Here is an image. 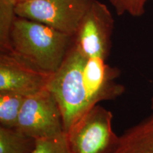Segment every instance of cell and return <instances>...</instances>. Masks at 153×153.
Listing matches in <instances>:
<instances>
[{"instance_id": "6da1fadb", "label": "cell", "mask_w": 153, "mask_h": 153, "mask_svg": "<svg viewBox=\"0 0 153 153\" xmlns=\"http://www.w3.org/2000/svg\"><path fill=\"white\" fill-rule=\"evenodd\" d=\"M11 53L52 74L64 61L73 37L42 23L17 16L11 30Z\"/></svg>"}, {"instance_id": "7a4b0ae2", "label": "cell", "mask_w": 153, "mask_h": 153, "mask_svg": "<svg viewBox=\"0 0 153 153\" xmlns=\"http://www.w3.org/2000/svg\"><path fill=\"white\" fill-rule=\"evenodd\" d=\"M86 60L87 57L72 43L60 68L51 75L47 87L60 107L66 133L91 108L83 81Z\"/></svg>"}, {"instance_id": "3957f363", "label": "cell", "mask_w": 153, "mask_h": 153, "mask_svg": "<svg viewBox=\"0 0 153 153\" xmlns=\"http://www.w3.org/2000/svg\"><path fill=\"white\" fill-rule=\"evenodd\" d=\"M113 114L96 104L67 133L72 153H113L119 136L112 128Z\"/></svg>"}, {"instance_id": "277c9868", "label": "cell", "mask_w": 153, "mask_h": 153, "mask_svg": "<svg viewBox=\"0 0 153 153\" xmlns=\"http://www.w3.org/2000/svg\"><path fill=\"white\" fill-rule=\"evenodd\" d=\"M94 0H28L16 3L18 16L42 23L73 37Z\"/></svg>"}, {"instance_id": "5b68a950", "label": "cell", "mask_w": 153, "mask_h": 153, "mask_svg": "<svg viewBox=\"0 0 153 153\" xmlns=\"http://www.w3.org/2000/svg\"><path fill=\"white\" fill-rule=\"evenodd\" d=\"M16 129L36 140L51 138L64 133L60 108L47 88L26 97Z\"/></svg>"}, {"instance_id": "8992f818", "label": "cell", "mask_w": 153, "mask_h": 153, "mask_svg": "<svg viewBox=\"0 0 153 153\" xmlns=\"http://www.w3.org/2000/svg\"><path fill=\"white\" fill-rule=\"evenodd\" d=\"M114 19L108 7L94 0L73 36V43L87 58L106 60L111 48Z\"/></svg>"}, {"instance_id": "52a82bcc", "label": "cell", "mask_w": 153, "mask_h": 153, "mask_svg": "<svg viewBox=\"0 0 153 153\" xmlns=\"http://www.w3.org/2000/svg\"><path fill=\"white\" fill-rule=\"evenodd\" d=\"M51 75L13 53H0V91L28 97L47 88Z\"/></svg>"}, {"instance_id": "ba28073f", "label": "cell", "mask_w": 153, "mask_h": 153, "mask_svg": "<svg viewBox=\"0 0 153 153\" xmlns=\"http://www.w3.org/2000/svg\"><path fill=\"white\" fill-rule=\"evenodd\" d=\"M119 74L120 70L108 65L106 60L99 57L87 58L83 81L91 108L101 101L117 98L125 91L124 86L114 81Z\"/></svg>"}, {"instance_id": "9c48e42d", "label": "cell", "mask_w": 153, "mask_h": 153, "mask_svg": "<svg viewBox=\"0 0 153 153\" xmlns=\"http://www.w3.org/2000/svg\"><path fill=\"white\" fill-rule=\"evenodd\" d=\"M113 153H153V114L119 136Z\"/></svg>"}, {"instance_id": "30bf717a", "label": "cell", "mask_w": 153, "mask_h": 153, "mask_svg": "<svg viewBox=\"0 0 153 153\" xmlns=\"http://www.w3.org/2000/svg\"><path fill=\"white\" fill-rule=\"evenodd\" d=\"M36 139L16 128L0 126V153H32Z\"/></svg>"}, {"instance_id": "8fae6325", "label": "cell", "mask_w": 153, "mask_h": 153, "mask_svg": "<svg viewBox=\"0 0 153 153\" xmlns=\"http://www.w3.org/2000/svg\"><path fill=\"white\" fill-rule=\"evenodd\" d=\"M26 97L11 91H0L1 126L16 128L19 116Z\"/></svg>"}, {"instance_id": "7c38bea8", "label": "cell", "mask_w": 153, "mask_h": 153, "mask_svg": "<svg viewBox=\"0 0 153 153\" xmlns=\"http://www.w3.org/2000/svg\"><path fill=\"white\" fill-rule=\"evenodd\" d=\"M16 0H0V53L12 52L11 34L16 17Z\"/></svg>"}, {"instance_id": "4fadbf2b", "label": "cell", "mask_w": 153, "mask_h": 153, "mask_svg": "<svg viewBox=\"0 0 153 153\" xmlns=\"http://www.w3.org/2000/svg\"><path fill=\"white\" fill-rule=\"evenodd\" d=\"M32 153H72L65 132L58 136L45 139H37Z\"/></svg>"}, {"instance_id": "5bb4252c", "label": "cell", "mask_w": 153, "mask_h": 153, "mask_svg": "<svg viewBox=\"0 0 153 153\" xmlns=\"http://www.w3.org/2000/svg\"><path fill=\"white\" fill-rule=\"evenodd\" d=\"M153 0H108L118 16L129 14L133 17H140L145 13V7Z\"/></svg>"}, {"instance_id": "9a60e30c", "label": "cell", "mask_w": 153, "mask_h": 153, "mask_svg": "<svg viewBox=\"0 0 153 153\" xmlns=\"http://www.w3.org/2000/svg\"><path fill=\"white\" fill-rule=\"evenodd\" d=\"M151 108H152V110L153 111V96L152 99H151Z\"/></svg>"}, {"instance_id": "2e32d148", "label": "cell", "mask_w": 153, "mask_h": 153, "mask_svg": "<svg viewBox=\"0 0 153 153\" xmlns=\"http://www.w3.org/2000/svg\"><path fill=\"white\" fill-rule=\"evenodd\" d=\"M17 2H19V1H28V0H16Z\"/></svg>"}]
</instances>
